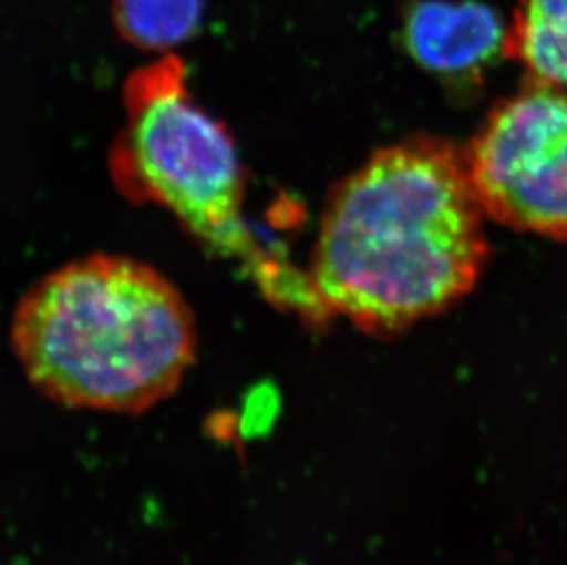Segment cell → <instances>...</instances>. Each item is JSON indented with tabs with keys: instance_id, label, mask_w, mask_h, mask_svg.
<instances>
[{
	"instance_id": "obj_1",
	"label": "cell",
	"mask_w": 567,
	"mask_h": 565,
	"mask_svg": "<svg viewBox=\"0 0 567 565\" xmlns=\"http://www.w3.org/2000/svg\"><path fill=\"white\" fill-rule=\"evenodd\" d=\"M465 150L419 134L332 187L312 251V296L360 331L393 337L474 290L491 256Z\"/></svg>"
},
{
	"instance_id": "obj_4",
	"label": "cell",
	"mask_w": 567,
	"mask_h": 565,
	"mask_svg": "<svg viewBox=\"0 0 567 565\" xmlns=\"http://www.w3.org/2000/svg\"><path fill=\"white\" fill-rule=\"evenodd\" d=\"M465 161L487 219L567 240V89L527 81L488 113Z\"/></svg>"
},
{
	"instance_id": "obj_7",
	"label": "cell",
	"mask_w": 567,
	"mask_h": 565,
	"mask_svg": "<svg viewBox=\"0 0 567 565\" xmlns=\"http://www.w3.org/2000/svg\"><path fill=\"white\" fill-rule=\"evenodd\" d=\"M120 35L136 49L167 52L193 38L204 0H111Z\"/></svg>"
},
{
	"instance_id": "obj_5",
	"label": "cell",
	"mask_w": 567,
	"mask_h": 565,
	"mask_svg": "<svg viewBox=\"0 0 567 565\" xmlns=\"http://www.w3.org/2000/svg\"><path fill=\"white\" fill-rule=\"evenodd\" d=\"M402 41L415 63L443 78H468L505 55L507 28L474 0H419L408 8Z\"/></svg>"
},
{
	"instance_id": "obj_6",
	"label": "cell",
	"mask_w": 567,
	"mask_h": 565,
	"mask_svg": "<svg viewBox=\"0 0 567 565\" xmlns=\"http://www.w3.org/2000/svg\"><path fill=\"white\" fill-rule=\"evenodd\" d=\"M505 58L516 61L530 83L567 89V0H519Z\"/></svg>"
},
{
	"instance_id": "obj_3",
	"label": "cell",
	"mask_w": 567,
	"mask_h": 565,
	"mask_svg": "<svg viewBox=\"0 0 567 565\" xmlns=\"http://www.w3.org/2000/svg\"><path fill=\"white\" fill-rule=\"evenodd\" d=\"M131 114L120 142L118 178L133 193L172 209L192 234L212 245L243 243L241 162L223 123L188 100L175 61L134 75Z\"/></svg>"
},
{
	"instance_id": "obj_2",
	"label": "cell",
	"mask_w": 567,
	"mask_h": 565,
	"mask_svg": "<svg viewBox=\"0 0 567 565\" xmlns=\"http://www.w3.org/2000/svg\"><path fill=\"white\" fill-rule=\"evenodd\" d=\"M11 343L44 397L142 413L183 384L197 331L183 294L158 270L96 254L33 282L17 304Z\"/></svg>"
}]
</instances>
